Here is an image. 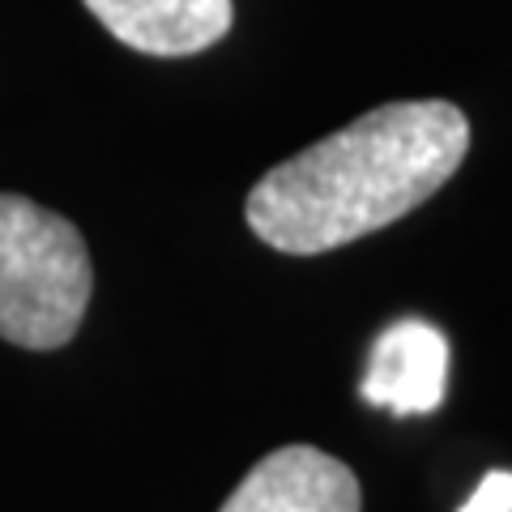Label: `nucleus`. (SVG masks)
Instances as JSON below:
<instances>
[{
  "mask_svg": "<svg viewBox=\"0 0 512 512\" xmlns=\"http://www.w3.org/2000/svg\"><path fill=\"white\" fill-rule=\"evenodd\" d=\"M466 150L470 120L453 103H384L265 171L244 218L278 252H333L436 197Z\"/></svg>",
  "mask_w": 512,
  "mask_h": 512,
  "instance_id": "nucleus-1",
  "label": "nucleus"
},
{
  "mask_svg": "<svg viewBox=\"0 0 512 512\" xmlns=\"http://www.w3.org/2000/svg\"><path fill=\"white\" fill-rule=\"evenodd\" d=\"M448 342L427 320H397L376 338L363 376V402L393 414H431L444 402Z\"/></svg>",
  "mask_w": 512,
  "mask_h": 512,
  "instance_id": "nucleus-4",
  "label": "nucleus"
},
{
  "mask_svg": "<svg viewBox=\"0 0 512 512\" xmlns=\"http://www.w3.org/2000/svg\"><path fill=\"white\" fill-rule=\"evenodd\" d=\"M218 512H363V491L346 461L286 444L256 461Z\"/></svg>",
  "mask_w": 512,
  "mask_h": 512,
  "instance_id": "nucleus-3",
  "label": "nucleus"
},
{
  "mask_svg": "<svg viewBox=\"0 0 512 512\" xmlns=\"http://www.w3.org/2000/svg\"><path fill=\"white\" fill-rule=\"evenodd\" d=\"M94 269L82 231L30 197L0 192V338L56 350L77 333Z\"/></svg>",
  "mask_w": 512,
  "mask_h": 512,
  "instance_id": "nucleus-2",
  "label": "nucleus"
},
{
  "mask_svg": "<svg viewBox=\"0 0 512 512\" xmlns=\"http://www.w3.org/2000/svg\"><path fill=\"white\" fill-rule=\"evenodd\" d=\"M457 512H512V470H491Z\"/></svg>",
  "mask_w": 512,
  "mask_h": 512,
  "instance_id": "nucleus-6",
  "label": "nucleus"
},
{
  "mask_svg": "<svg viewBox=\"0 0 512 512\" xmlns=\"http://www.w3.org/2000/svg\"><path fill=\"white\" fill-rule=\"evenodd\" d=\"M124 47L146 56H192L231 30V0H86Z\"/></svg>",
  "mask_w": 512,
  "mask_h": 512,
  "instance_id": "nucleus-5",
  "label": "nucleus"
}]
</instances>
